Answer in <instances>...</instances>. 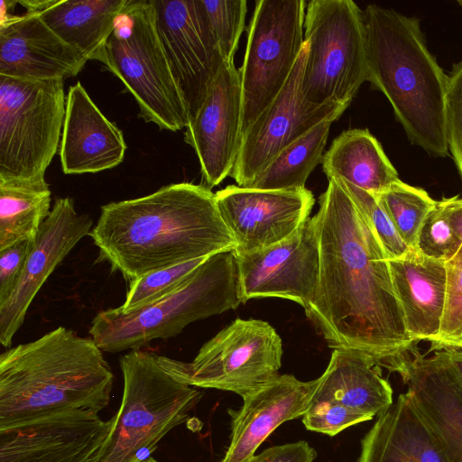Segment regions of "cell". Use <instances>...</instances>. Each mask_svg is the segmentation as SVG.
Returning a JSON list of instances; mask_svg holds the SVG:
<instances>
[{"label":"cell","instance_id":"obj_23","mask_svg":"<svg viewBox=\"0 0 462 462\" xmlns=\"http://www.w3.org/2000/svg\"><path fill=\"white\" fill-rule=\"evenodd\" d=\"M357 462H450L446 448L406 392L377 416Z\"/></svg>","mask_w":462,"mask_h":462},{"label":"cell","instance_id":"obj_22","mask_svg":"<svg viewBox=\"0 0 462 462\" xmlns=\"http://www.w3.org/2000/svg\"><path fill=\"white\" fill-rule=\"evenodd\" d=\"M397 373L407 393L443 442L450 462H462V393L442 349L426 357L414 348Z\"/></svg>","mask_w":462,"mask_h":462},{"label":"cell","instance_id":"obj_18","mask_svg":"<svg viewBox=\"0 0 462 462\" xmlns=\"http://www.w3.org/2000/svg\"><path fill=\"white\" fill-rule=\"evenodd\" d=\"M93 221L79 214L71 198L56 199L36 236L10 297L0 303V343L10 348L41 287L74 246L89 235Z\"/></svg>","mask_w":462,"mask_h":462},{"label":"cell","instance_id":"obj_28","mask_svg":"<svg viewBox=\"0 0 462 462\" xmlns=\"http://www.w3.org/2000/svg\"><path fill=\"white\" fill-rule=\"evenodd\" d=\"M46 180H0V251L23 240H35L51 213Z\"/></svg>","mask_w":462,"mask_h":462},{"label":"cell","instance_id":"obj_31","mask_svg":"<svg viewBox=\"0 0 462 462\" xmlns=\"http://www.w3.org/2000/svg\"><path fill=\"white\" fill-rule=\"evenodd\" d=\"M207 258L158 270L131 282L125 300L118 308L123 311L137 310L164 298L185 282Z\"/></svg>","mask_w":462,"mask_h":462},{"label":"cell","instance_id":"obj_27","mask_svg":"<svg viewBox=\"0 0 462 462\" xmlns=\"http://www.w3.org/2000/svg\"><path fill=\"white\" fill-rule=\"evenodd\" d=\"M328 180H344L378 196L399 180L381 143L367 129H350L333 140L322 157Z\"/></svg>","mask_w":462,"mask_h":462},{"label":"cell","instance_id":"obj_3","mask_svg":"<svg viewBox=\"0 0 462 462\" xmlns=\"http://www.w3.org/2000/svg\"><path fill=\"white\" fill-rule=\"evenodd\" d=\"M113 384L97 343L59 327L0 355V430L56 411L98 412Z\"/></svg>","mask_w":462,"mask_h":462},{"label":"cell","instance_id":"obj_4","mask_svg":"<svg viewBox=\"0 0 462 462\" xmlns=\"http://www.w3.org/2000/svg\"><path fill=\"white\" fill-rule=\"evenodd\" d=\"M366 81L388 99L412 144L448 154L445 98L448 75L430 51L420 22L393 9H362Z\"/></svg>","mask_w":462,"mask_h":462},{"label":"cell","instance_id":"obj_6","mask_svg":"<svg viewBox=\"0 0 462 462\" xmlns=\"http://www.w3.org/2000/svg\"><path fill=\"white\" fill-rule=\"evenodd\" d=\"M119 365L124 379L120 407L89 462H146L162 439L188 420L203 395L164 370L154 353L131 350Z\"/></svg>","mask_w":462,"mask_h":462},{"label":"cell","instance_id":"obj_20","mask_svg":"<svg viewBox=\"0 0 462 462\" xmlns=\"http://www.w3.org/2000/svg\"><path fill=\"white\" fill-rule=\"evenodd\" d=\"M318 384V379L303 382L291 374H279L242 397L239 410H228L230 443L220 462H248L275 429L308 411Z\"/></svg>","mask_w":462,"mask_h":462},{"label":"cell","instance_id":"obj_41","mask_svg":"<svg viewBox=\"0 0 462 462\" xmlns=\"http://www.w3.org/2000/svg\"><path fill=\"white\" fill-rule=\"evenodd\" d=\"M446 201L453 226L462 240V198L456 196Z\"/></svg>","mask_w":462,"mask_h":462},{"label":"cell","instance_id":"obj_17","mask_svg":"<svg viewBox=\"0 0 462 462\" xmlns=\"http://www.w3.org/2000/svg\"><path fill=\"white\" fill-rule=\"evenodd\" d=\"M204 186L211 189L231 174L242 138V90L238 69L225 61L211 88L185 128Z\"/></svg>","mask_w":462,"mask_h":462},{"label":"cell","instance_id":"obj_7","mask_svg":"<svg viewBox=\"0 0 462 462\" xmlns=\"http://www.w3.org/2000/svg\"><path fill=\"white\" fill-rule=\"evenodd\" d=\"M134 97L139 116L177 132L190 115L161 41L152 0H127L100 60Z\"/></svg>","mask_w":462,"mask_h":462},{"label":"cell","instance_id":"obj_39","mask_svg":"<svg viewBox=\"0 0 462 462\" xmlns=\"http://www.w3.org/2000/svg\"><path fill=\"white\" fill-rule=\"evenodd\" d=\"M316 456V450L308 442L300 440L269 448L248 462H313Z\"/></svg>","mask_w":462,"mask_h":462},{"label":"cell","instance_id":"obj_29","mask_svg":"<svg viewBox=\"0 0 462 462\" xmlns=\"http://www.w3.org/2000/svg\"><path fill=\"white\" fill-rule=\"evenodd\" d=\"M342 114L327 117L282 150L249 188L265 190L306 188L310 174L322 161L331 125Z\"/></svg>","mask_w":462,"mask_h":462},{"label":"cell","instance_id":"obj_13","mask_svg":"<svg viewBox=\"0 0 462 462\" xmlns=\"http://www.w3.org/2000/svg\"><path fill=\"white\" fill-rule=\"evenodd\" d=\"M152 2L161 41L191 118L205 100L225 60L200 0Z\"/></svg>","mask_w":462,"mask_h":462},{"label":"cell","instance_id":"obj_43","mask_svg":"<svg viewBox=\"0 0 462 462\" xmlns=\"http://www.w3.org/2000/svg\"><path fill=\"white\" fill-rule=\"evenodd\" d=\"M457 4L462 5V0L457 1Z\"/></svg>","mask_w":462,"mask_h":462},{"label":"cell","instance_id":"obj_1","mask_svg":"<svg viewBox=\"0 0 462 462\" xmlns=\"http://www.w3.org/2000/svg\"><path fill=\"white\" fill-rule=\"evenodd\" d=\"M312 217L319 252L316 292L306 316L332 348L372 356L390 370L414 341L396 297L387 255L346 191L328 180Z\"/></svg>","mask_w":462,"mask_h":462},{"label":"cell","instance_id":"obj_37","mask_svg":"<svg viewBox=\"0 0 462 462\" xmlns=\"http://www.w3.org/2000/svg\"><path fill=\"white\" fill-rule=\"evenodd\" d=\"M445 117L448 151L462 179V60L448 75Z\"/></svg>","mask_w":462,"mask_h":462},{"label":"cell","instance_id":"obj_38","mask_svg":"<svg viewBox=\"0 0 462 462\" xmlns=\"http://www.w3.org/2000/svg\"><path fill=\"white\" fill-rule=\"evenodd\" d=\"M34 241L23 240L0 251V303L12 294Z\"/></svg>","mask_w":462,"mask_h":462},{"label":"cell","instance_id":"obj_10","mask_svg":"<svg viewBox=\"0 0 462 462\" xmlns=\"http://www.w3.org/2000/svg\"><path fill=\"white\" fill-rule=\"evenodd\" d=\"M282 356V339L269 323L236 319L205 343L192 362L158 355L157 359L185 384L244 397L279 375Z\"/></svg>","mask_w":462,"mask_h":462},{"label":"cell","instance_id":"obj_5","mask_svg":"<svg viewBox=\"0 0 462 462\" xmlns=\"http://www.w3.org/2000/svg\"><path fill=\"white\" fill-rule=\"evenodd\" d=\"M241 303L236 258L233 251L221 252L208 256L179 288L153 303L128 311L117 307L98 312L88 333L103 352L138 350Z\"/></svg>","mask_w":462,"mask_h":462},{"label":"cell","instance_id":"obj_8","mask_svg":"<svg viewBox=\"0 0 462 462\" xmlns=\"http://www.w3.org/2000/svg\"><path fill=\"white\" fill-rule=\"evenodd\" d=\"M64 79L0 75V180L42 181L66 114Z\"/></svg>","mask_w":462,"mask_h":462},{"label":"cell","instance_id":"obj_14","mask_svg":"<svg viewBox=\"0 0 462 462\" xmlns=\"http://www.w3.org/2000/svg\"><path fill=\"white\" fill-rule=\"evenodd\" d=\"M218 212L230 231L234 253L278 244L309 218L315 199L307 188L265 190L229 185L215 193Z\"/></svg>","mask_w":462,"mask_h":462},{"label":"cell","instance_id":"obj_42","mask_svg":"<svg viewBox=\"0 0 462 462\" xmlns=\"http://www.w3.org/2000/svg\"><path fill=\"white\" fill-rule=\"evenodd\" d=\"M146 462H159L158 460H156L155 458L153 457H150Z\"/></svg>","mask_w":462,"mask_h":462},{"label":"cell","instance_id":"obj_2","mask_svg":"<svg viewBox=\"0 0 462 462\" xmlns=\"http://www.w3.org/2000/svg\"><path fill=\"white\" fill-rule=\"evenodd\" d=\"M130 283L152 272L233 251L235 240L204 185L171 183L137 199L110 202L89 233Z\"/></svg>","mask_w":462,"mask_h":462},{"label":"cell","instance_id":"obj_12","mask_svg":"<svg viewBox=\"0 0 462 462\" xmlns=\"http://www.w3.org/2000/svg\"><path fill=\"white\" fill-rule=\"evenodd\" d=\"M304 42L286 84L242 135L239 152L230 174L237 186L249 188L282 150L319 122L336 113H344L348 107L335 103L313 104L305 98L302 79L309 42Z\"/></svg>","mask_w":462,"mask_h":462},{"label":"cell","instance_id":"obj_19","mask_svg":"<svg viewBox=\"0 0 462 462\" xmlns=\"http://www.w3.org/2000/svg\"><path fill=\"white\" fill-rule=\"evenodd\" d=\"M18 1H0V75L32 79H66L88 60L64 42L36 12L9 13Z\"/></svg>","mask_w":462,"mask_h":462},{"label":"cell","instance_id":"obj_21","mask_svg":"<svg viewBox=\"0 0 462 462\" xmlns=\"http://www.w3.org/2000/svg\"><path fill=\"white\" fill-rule=\"evenodd\" d=\"M123 132L108 120L78 81L69 88L60 144L65 174L97 173L123 162Z\"/></svg>","mask_w":462,"mask_h":462},{"label":"cell","instance_id":"obj_30","mask_svg":"<svg viewBox=\"0 0 462 462\" xmlns=\"http://www.w3.org/2000/svg\"><path fill=\"white\" fill-rule=\"evenodd\" d=\"M374 197L390 216L406 245L414 249L420 226L435 206L436 200L424 189L401 180Z\"/></svg>","mask_w":462,"mask_h":462},{"label":"cell","instance_id":"obj_36","mask_svg":"<svg viewBox=\"0 0 462 462\" xmlns=\"http://www.w3.org/2000/svg\"><path fill=\"white\" fill-rule=\"evenodd\" d=\"M370 420L365 414L328 401L312 402L302 416L307 430L328 436H336L350 426Z\"/></svg>","mask_w":462,"mask_h":462},{"label":"cell","instance_id":"obj_24","mask_svg":"<svg viewBox=\"0 0 462 462\" xmlns=\"http://www.w3.org/2000/svg\"><path fill=\"white\" fill-rule=\"evenodd\" d=\"M388 264L409 337L414 342L436 345L446 301L445 262L411 249L401 257L388 259Z\"/></svg>","mask_w":462,"mask_h":462},{"label":"cell","instance_id":"obj_32","mask_svg":"<svg viewBox=\"0 0 462 462\" xmlns=\"http://www.w3.org/2000/svg\"><path fill=\"white\" fill-rule=\"evenodd\" d=\"M462 246L447 206L446 199L436 201L419 230L414 250L439 261L448 262Z\"/></svg>","mask_w":462,"mask_h":462},{"label":"cell","instance_id":"obj_15","mask_svg":"<svg viewBox=\"0 0 462 462\" xmlns=\"http://www.w3.org/2000/svg\"><path fill=\"white\" fill-rule=\"evenodd\" d=\"M234 254L243 303L254 298L277 297L293 300L305 309L312 300L319 273V244L312 217L278 244Z\"/></svg>","mask_w":462,"mask_h":462},{"label":"cell","instance_id":"obj_26","mask_svg":"<svg viewBox=\"0 0 462 462\" xmlns=\"http://www.w3.org/2000/svg\"><path fill=\"white\" fill-rule=\"evenodd\" d=\"M127 0L18 1L36 12L64 42L81 51L88 60L100 61L106 42Z\"/></svg>","mask_w":462,"mask_h":462},{"label":"cell","instance_id":"obj_40","mask_svg":"<svg viewBox=\"0 0 462 462\" xmlns=\"http://www.w3.org/2000/svg\"><path fill=\"white\" fill-rule=\"evenodd\" d=\"M443 349L448 357L454 381L462 393V348L445 346Z\"/></svg>","mask_w":462,"mask_h":462},{"label":"cell","instance_id":"obj_25","mask_svg":"<svg viewBox=\"0 0 462 462\" xmlns=\"http://www.w3.org/2000/svg\"><path fill=\"white\" fill-rule=\"evenodd\" d=\"M381 366L369 355L355 349L335 348L312 402L328 401L346 406L372 419L393 402L391 384Z\"/></svg>","mask_w":462,"mask_h":462},{"label":"cell","instance_id":"obj_9","mask_svg":"<svg viewBox=\"0 0 462 462\" xmlns=\"http://www.w3.org/2000/svg\"><path fill=\"white\" fill-rule=\"evenodd\" d=\"M304 40L309 42L302 79L305 98L349 106L366 81L362 9L352 0L308 2Z\"/></svg>","mask_w":462,"mask_h":462},{"label":"cell","instance_id":"obj_35","mask_svg":"<svg viewBox=\"0 0 462 462\" xmlns=\"http://www.w3.org/2000/svg\"><path fill=\"white\" fill-rule=\"evenodd\" d=\"M446 301L439 342L431 350L445 346L462 348V246L445 263Z\"/></svg>","mask_w":462,"mask_h":462},{"label":"cell","instance_id":"obj_11","mask_svg":"<svg viewBox=\"0 0 462 462\" xmlns=\"http://www.w3.org/2000/svg\"><path fill=\"white\" fill-rule=\"evenodd\" d=\"M306 7L304 0L255 2L238 69L242 135L286 84L305 42Z\"/></svg>","mask_w":462,"mask_h":462},{"label":"cell","instance_id":"obj_16","mask_svg":"<svg viewBox=\"0 0 462 462\" xmlns=\"http://www.w3.org/2000/svg\"><path fill=\"white\" fill-rule=\"evenodd\" d=\"M97 413L56 411L0 430V462H89L114 422Z\"/></svg>","mask_w":462,"mask_h":462},{"label":"cell","instance_id":"obj_33","mask_svg":"<svg viewBox=\"0 0 462 462\" xmlns=\"http://www.w3.org/2000/svg\"><path fill=\"white\" fill-rule=\"evenodd\" d=\"M210 30L225 61L234 62L245 29V0H200Z\"/></svg>","mask_w":462,"mask_h":462},{"label":"cell","instance_id":"obj_34","mask_svg":"<svg viewBox=\"0 0 462 462\" xmlns=\"http://www.w3.org/2000/svg\"><path fill=\"white\" fill-rule=\"evenodd\" d=\"M332 179L341 185L367 219L388 259L401 257L411 250L399 235L390 216L374 195L344 180Z\"/></svg>","mask_w":462,"mask_h":462}]
</instances>
